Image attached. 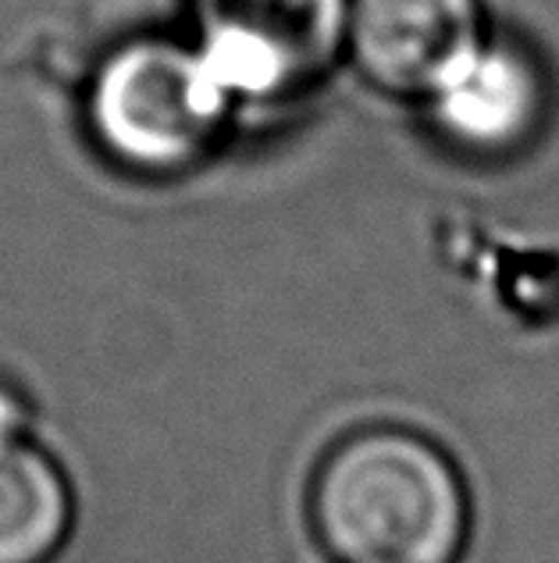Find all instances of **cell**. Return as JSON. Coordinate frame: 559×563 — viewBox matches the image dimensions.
I'll return each mask as SVG.
<instances>
[{"label": "cell", "instance_id": "obj_1", "mask_svg": "<svg viewBox=\"0 0 559 563\" xmlns=\"http://www.w3.org/2000/svg\"><path fill=\"white\" fill-rule=\"evenodd\" d=\"M311 517L338 563H456L470 499L460 467L432 439L367 428L317 467Z\"/></svg>", "mask_w": 559, "mask_h": 563}, {"label": "cell", "instance_id": "obj_2", "mask_svg": "<svg viewBox=\"0 0 559 563\" xmlns=\"http://www.w3.org/2000/svg\"><path fill=\"white\" fill-rule=\"evenodd\" d=\"M232 100L200 47L143 36L104 57L86 118L93 140L122 168L175 175L200 165L225 136Z\"/></svg>", "mask_w": 559, "mask_h": 563}, {"label": "cell", "instance_id": "obj_3", "mask_svg": "<svg viewBox=\"0 0 559 563\" xmlns=\"http://www.w3.org/2000/svg\"><path fill=\"white\" fill-rule=\"evenodd\" d=\"M197 47L232 97L275 100L328 71L349 33V0H189Z\"/></svg>", "mask_w": 559, "mask_h": 563}, {"label": "cell", "instance_id": "obj_4", "mask_svg": "<svg viewBox=\"0 0 559 563\" xmlns=\"http://www.w3.org/2000/svg\"><path fill=\"white\" fill-rule=\"evenodd\" d=\"M484 40L481 0H349L346 51L395 97L432 100Z\"/></svg>", "mask_w": 559, "mask_h": 563}, {"label": "cell", "instance_id": "obj_5", "mask_svg": "<svg viewBox=\"0 0 559 563\" xmlns=\"http://www.w3.org/2000/svg\"><path fill=\"white\" fill-rule=\"evenodd\" d=\"M438 132L463 154L513 157L527 151L549 114L546 71L532 51L484 40L432 97Z\"/></svg>", "mask_w": 559, "mask_h": 563}, {"label": "cell", "instance_id": "obj_6", "mask_svg": "<svg viewBox=\"0 0 559 563\" xmlns=\"http://www.w3.org/2000/svg\"><path fill=\"white\" fill-rule=\"evenodd\" d=\"M71 531V488L33 442L0 446V563H51Z\"/></svg>", "mask_w": 559, "mask_h": 563}]
</instances>
